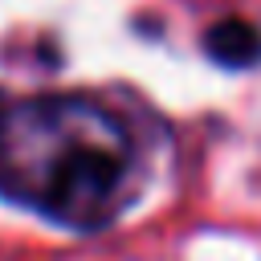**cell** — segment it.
Masks as SVG:
<instances>
[{"mask_svg": "<svg viewBox=\"0 0 261 261\" xmlns=\"http://www.w3.org/2000/svg\"><path fill=\"white\" fill-rule=\"evenodd\" d=\"M130 167V139L94 102L0 98V188L37 200L49 216L102 224Z\"/></svg>", "mask_w": 261, "mask_h": 261, "instance_id": "obj_1", "label": "cell"}, {"mask_svg": "<svg viewBox=\"0 0 261 261\" xmlns=\"http://www.w3.org/2000/svg\"><path fill=\"white\" fill-rule=\"evenodd\" d=\"M204 49L224 69H249L261 61V29L245 16H224L204 33Z\"/></svg>", "mask_w": 261, "mask_h": 261, "instance_id": "obj_2", "label": "cell"}]
</instances>
